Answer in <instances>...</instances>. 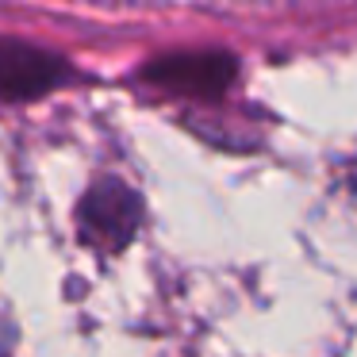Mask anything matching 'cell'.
I'll use <instances>...</instances> for the list:
<instances>
[{
	"instance_id": "cell-1",
	"label": "cell",
	"mask_w": 357,
	"mask_h": 357,
	"mask_svg": "<svg viewBox=\"0 0 357 357\" xmlns=\"http://www.w3.org/2000/svg\"><path fill=\"white\" fill-rule=\"evenodd\" d=\"M139 219H142L139 196L127 185H119V181H96L77 208L81 238L89 246L104 250V254L123 250L135 238V231H139Z\"/></svg>"
},
{
	"instance_id": "cell-2",
	"label": "cell",
	"mask_w": 357,
	"mask_h": 357,
	"mask_svg": "<svg viewBox=\"0 0 357 357\" xmlns=\"http://www.w3.org/2000/svg\"><path fill=\"white\" fill-rule=\"evenodd\" d=\"M66 77V62L27 43L0 39V100H31Z\"/></svg>"
},
{
	"instance_id": "cell-3",
	"label": "cell",
	"mask_w": 357,
	"mask_h": 357,
	"mask_svg": "<svg viewBox=\"0 0 357 357\" xmlns=\"http://www.w3.org/2000/svg\"><path fill=\"white\" fill-rule=\"evenodd\" d=\"M146 77L181 93H219L234 77V62L223 54H173L146 66Z\"/></svg>"
}]
</instances>
